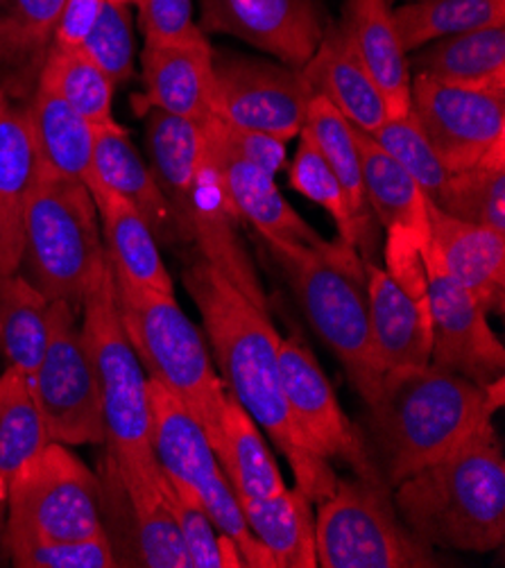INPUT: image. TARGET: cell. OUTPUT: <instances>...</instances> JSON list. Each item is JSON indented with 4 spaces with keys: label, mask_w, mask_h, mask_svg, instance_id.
<instances>
[{
    "label": "cell",
    "mask_w": 505,
    "mask_h": 568,
    "mask_svg": "<svg viewBox=\"0 0 505 568\" xmlns=\"http://www.w3.org/2000/svg\"><path fill=\"white\" fill-rule=\"evenodd\" d=\"M270 252L284 267L311 328L341 361L365 406H372L383 374L372 352L363 256L341 239L313 247L286 245Z\"/></svg>",
    "instance_id": "cell-5"
},
{
    "label": "cell",
    "mask_w": 505,
    "mask_h": 568,
    "mask_svg": "<svg viewBox=\"0 0 505 568\" xmlns=\"http://www.w3.org/2000/svg\"><path fill=\"white\" fill-rule=\"evenodd\" d=\"M428 245L442 270L487 313L505 306V234L444 213L428 202Z\"/></svg>",
    "instance_id": "cell-18"
},
{
    "label": "cell",
    "mask_w": 505,
    "mask_h": 568,
    "mask_svg": "<svg viewBox=\"0 0 505 568\" xmlns=\"http://www.w3.org/2000/svg\"><path fill=\"white\" fill-rule=\"evenodd\" d=\"M114 293L123 331L148 378L178 396L215 450L230 389L213 367L200 328L180 308L175 295L139 286L119 274H114Z\"/></svg>",
    "instance_id": "cell-7"
},
{
    "label": "cell",
    "mask_w": 505,
    "mask_h": 568,
    "mask_svg": "<svg viewBox=\"0 0 505 568\" xmlns=\"http://www.w3.org/2000/svg\"><path fill=\"white\" fill-rule=\"evenodd\" d=\"M206 136L213 145L224 150L228 154L248 161L256 168H261L263 173L276 178L282 170L286 168V141L263 134V132H252V130H241L230 123H224L220 119H209L204 123Z\"/></svg>",
    "instance_id": "cell-43"
},
{
    "label": "cell",
    "mask_w": 505,
    "mask_h": 568,
    "mask_svg": "<svg viewBox=\"0 0 505 568\" xmlns=\"http://www.w3.org/2000/svg\"><path fill=\"white\" fill-rule=\"evenodd\" d=\"M184 288L202 315L222 381L289 460L295 487L313 505L339 483L329 460L317 458L300 435L279 374V337L270 313L252 304L204 261L184 270Z\"/></svg>",
    "instance_id": "cell-1"
},
{
    "label": "cell",
    "mask_w": 505,
    "mask_h": 568,
    "mask_svg": "<svg viewBox=\"0 0 505 568\" xmlns=\"http://www.w3.org/2000/svg\"><path fill=\"white\" fill-rule=\"evenodd\" d=\"M501 406L503 381L483 387L435 363L392 369L367 406V450L383 480L395 487L467 442Z\"/></svg>",
    "instance_id": "cell-2"
},
{
    "label": "cell",
    "mask_w": 505,
    "mask_h": 568,
    "mask_svg": "<svg viewBox=\"0 0 505 568\" xmlns=\"http://www.w3.org/2000/svg\"><path fill=\"white\" fill-rule=\"evenodd\" d=\"M302 73L313 93L339 109L356 130L374 134L390 119L378 87L341 23H326Z\"/></svg>",
    "instance_id": "cell-21"
},
{
    "label": "cell",
    "mask_w": 505,
    "mask_h": 568,
    "mask_svg": "<svg viewBox=\"0 0 505 568\" xmlns=\"http://www.w3.org/2000/svg\"><path fill=\"white\" fill-rule=\"evenodd\" d=\"M37 178V152L23 102L0 91V278L21 265L23 213Z\"/></svg>",
    "instance_id": "cell-23"
},
{
    "label": "cell",
    "mask_w": 505,
    "mask_h": 568,
    "mask_svg": "<svg viewBox=\"0 0 505 568\" xmlns=\"http://www.w3.org/2000/svg\"><path fill=\"white\" fill-rule=\"evenodd\" d=\"M37 87L62 98L95 130L114 128V91L111 82L82 50L50 45Z\"/></svg>",
    "instance_id": "cell-34"
},
{
    "label": "cell",
    "mask_w": 505,
    "mask_h": 568,
    "mask_svg": "<svg viewBox=\"0 0 505 568\" xmlns=\"http://www.w3.org/2000/svg\"><path fill=\"white\" fill-rule=\"evenodd\" d=\"M213 119L291 143L306 125L313 89L282 62L213 50Z\"/></svg>",
    "instance_id": "cell-12"
},
{
    "label": "cell",
    "mask_w": 505,
    "mask_h": 568,
    "mask_svg": "<svg viewBox=\"0 0 505 568\" xmlns=\"http://www.w3.org/2000/svg\"><path fill=\"white\" fill-rule=\"evenodd\" d=\"M102 6L104 0H64L58 26H54L52 32V45L80 50L98 21Z\"/></svg>",
    "instance_id": "cell-45"
},
{
    "label": "cell",
    "mask_w": 505,
    "mask_h": 568,
    "mask_svg": "<svg viewBox=\"0 0 505 568\" xmlns=\"http://www.w3.org/2000/svg\"><path fill=\"white\" fill-rule=\"evenodd\" d=\"M107 265L100 215L87 184L37 173L23 213L19 272L48 302H64L80 315Z\"/></svg>",
    "instance_id": "cell-6"
},
{
    "label": "cell",
    "mask_w": 505,
    "mask_h": 568,
    "mask_svg": "<svg viewBox=\"0 0 505 568\" xmlns=\"http://www.w3.org/2000/svg\"><path fill=\"white\" fill-rule=\"evenodd\" d=\"M87 189L100 215V230L111 272L139 283V286L175 295L173 278L161 261L159 243L137 209L95 178H91Z\"/></svg>",
    "instance_id": "cell-25"
},
{
    "label": "cell",
    "mask_w": 505,
    "mask_h": 568,
    "mask_svg": "<svg viewBox=\"0 0 505 568\" xmlns=\"http://www.w3.org/2000/svg\"><path fill=\"white\" fill-rule=\"evenodd\" d=\"M200 6L204 34H232L297 71L326 28L320 0H200Z\"/></svg>",
    "instance_id": "cell-16"
},
{
    "label": "cell",
    "mask_w": 505,
    "mask_h": 568,
    "mask_svg": "<svg viewBox=\"0 0 505 568\" xmlns=\"http://www.w3.org/2000/svg\"><path fill=\"white\" fill-rule=\"evenodd\" d=\"M304 130L315 141L324 161L339 178L341 186L347 193L354 217L361 230V256L374 261L376 250V230L374 215L365 197L363 178H361V154L356 145V128L343 116V113L329 104L324 98L313 95L306 113Z\"/></svg>",
    "instance_id": "cell-32"
},
{
    "label": "cell",
    "mask_w": 505,
    "mask_h": 568,
    "mask_svg": "<svg viewBox=\"0 0 505 568\" xmlns=\"http://www.w3.org/2000/svg\"><path fill=\"white\" fill-rule=\"evenodd\" d=\"M93 178L137 209L156 243H184L178 217L161 193L150 163H145L121 123L95 130Z\"/></svg>",
    "instance_id": "cell-24"
},
{
    "label": "cell",
    "mask_w": 505,
    "mask_h": 568,
    "mask_svg": "<svg viewBox=\"0 0 505 568\" xmlns=\"http://www.w3.org/2000/svg\"><path fill=\"white\" fill-rule=\"evenodd\" d=\"M148 396L152 448L168 480L198 496L215 528L236 544L248 568H274L272 557L250 532L239 496L200 422L171 389L150 378Z\"/></svg>",
    "instance_id": "cell-9"
},
{
    "label": "cell",
    "mask_w": 505,
    "mask_h": 568,
    "mask_svg": "<svg viewBox=\"0 0 505 568\" xmlns=\"http://www.w3.org/2000/svg\"><path fill=\"white\" fill-rule=\"evenodd\" d=\"M339 23L378 87L387 116H406L411 111L413 69L392 19L390 0H345Z\"/></svg>",
    "instance_id": "cell-22"
},
{
    "label": "cell",
    "mask_w": 505,
    "mask_h": 568,
    "mask_svg": "<svg viewBox=\"0 0 505 568\" xmlns=\"http://www.w3.org/2000/svg\"><path fill=\"white\" fill-rule=\"evenodd\" d=\"M367 276L370 335L381 374L431 363L428 288H411L383 265L363 258Z\"/></svg>",
    "instance_id": "cell-17"
},
{
    "label": "cell",
    "mask_w": 505,
    "mask_h": 568,
    "mask_svg": "<svg viewBox=\"0 0 505 568\" xmlns=\"http://www.w3.org/2000/svg\"><path fill=\"white\" fill-rule=\"evenodd\" d=\"M139 30L145 43H195L206 39L193 21V0H137Z\"/></svg>",
    "instance_id": "cell-44"
},
{
    "label": "cell",
    "mask_w": 505,
    "mask_h": 568,
    "mask_svg": "<svg viewBox=\"0 0 505 568\" xmlns=\"http://www.w3.org/2000/svg\"><path fill=\"white\" fill-rule=\"evenodd\" d=\"M48 442L30 383L8 367L0 374V496L6 500L12 478Z\"/></svg>",
    "instance_id": "cell-35"
},
{
    "label": "cell",
    "mask_w": 505,
    "mask_h": 568,
    "mask_svg": "<svg viewBox=\"0 0 505 568\" xmlns=\"http://www.w3.org/2000/svg\"><path fill=\"white\" fill-rule=\"evenodd\" d=\"M206 152L232 215L250 222L270 250L286 245L313 247L326 241L289 204L272 175L220 150L209 141V136Z\"/></svg>",
    "instance_id": "cell-19"
},
{
    "label": "cell",
    "mask_w": 505,
    "mask_h": 568,
    "mask_svg": "<svg viewBox=\"0 0 505 568\" xmlns=\"http://www.w3.org/2000/svg\"><path fill=\"white\" fill-rule=\"evenodd\" d=\"M132 6L104 0L102 12L82 43V52L114 84H125L134 78L137 34Z\"/></svg>",
    "instance_id": "cell-42"
},
{
    "label": "cell",
    "mask_w": 505,
    "mask_h": 568,
    "mask_svg": "<svg viewBox=\"0 0 505 568\" xmlns=\"http://www.w3.org/2000/svg\"><path fill=\"white\" fill-rule=\"evenodd\" d=\"M3 552L17 568H117L119 557L107 535L87 539H6Z\"/></svg>",
    "instance_id": "cell-41"
},
{
    "label": "cell",
    "mask_w": 505,
    "mask_h": 568,
    "mask_svg": "<svg viewBox=\"0 0 505 568\" xmlns=\"http://www.w3.org/2000/svg\"><path fill=\"white\" fill-rule=\"evenodd\" d=\"M117 3H125V6H137V0H117Z\"/></svg>",
    "instance_id": "cell-47"
},
{
    "label": "cell",
    "mask_w": 505,
    "mask_h": 568,
    "mask_svg": "<svg viewBox=\"0 0 505 568\" xmlns=\"http://www.w3.org/2000/svg\"><path fill=\"white\" fill-rule=\"evenodd\" d=\"M404 50L481 28L505 26V0H417L392 10Z\"/></svg>",
    "instance_id": "cell-36"
},
{
    "label": "cell",
    "mask_w": 505,
    "mask_h": 568,
    "mask_svg": "<svg viewBox=\"0 0 505 568\" xmlns=\"http://www.w3.org/2000/svg\"><path fill=\"white\" fill-rule=\"evenodd\" d=\"M37 152V173L89 184L93 178L95 128L62 98L37 87L23 102Z\"/></svg>",
    "instance_id": "cell-27"
},
{
    "label": "cell",
    "mask_w": 505,
    "mask_h": 568,
    "mask_svg": "<svg viewBox=\"0 0 505 568\" xmlns=\"http://www.w3.org/2000/svg\"><path fill=\"white\" fill-rule=\"evenodd\" d=\"M98 535H104L100 480L67 444L48 442L10 483L3 541Z\"/></svg>",
    "instance_id": "cell-10"
},
{
    "label": "cell",
    "mask_w": 505,
    "mask_h": 568,
    "mask_svg": "<svg viewBox=\"0 0 505 568\" xmlns=\"http://www.w3.org/2000/svg\"><path fill=\"white\" fill-rule=\"evenodd\" d=\"M239 503L250 532L272 557L274 568H317L315 513L300 487Z\"/></svg>",
    "instance_id": "cell-30"
},
{
    "label": "cell",
    "mask_w": 505,
    "mask_h": 568,
    "mask_svg": "<svg viewBox=\"0 0 505 568\" xmlns=\"http://www.w3.org/2000/svg\"><path fill=\"white\" fill-rule=\"evenodd\" d=\"M315 555L322 568H435V548L420 541L400 519L383 476L335 483L317 503Z\"/></svg>",
    "instance_id": "cell-8"
},
{
    "label": "cell",
    "mask_w": 505,
    "mask_h": 568,
    "mask_svg": "<svg viewBox=\"0 0 505 568\" xmlns=\"http://www.w3.org/2000/svg\"><path fill=\"white\" fill-rule=\"evenodd\" d=\"M279 374L293 422L322 460H343L354 476H381L367 442L350 422L317 358L295 337L279 345Z\"/></svg>",
    "instance_id": "cell-14"
},
{
    "label": "cell",
    "mask_w": 505,
    "mask_h": 568,
    "mask_svg": "<svg viewBox=\"0 0 505 568\" xmlns=\"http://www.w3.org/2000/svg\"><path fill=\"white\" fill-rule=\"evenodd\" d=\"M361 178L374 220L390 232L411 234L428 243V200L406 170L392 159L374 136L356 130Z\"/></svg>",
    "instance_id": "cell-28"
},
{
    "label": "cell",
    "mask_w": 505,
    "mask_h": 568,
    "mask_svg": "<svg viewBox=\"0 0 505 568\" xmlns=\"http://www.w3.org/2000/svg\"><path fill=\"white\" fill-rule=\"evenodd\" d=\"M370 136H374V141L406 170L433 206L444 209L454 173L431 148L411 111L406 116L387 119Z\"/></svg>",
    "instance_id": "cell-38"
},
{
    "label": "cell",
    "mask_w": 505,
    "mask_h": 568,
    "mask_svg": "<svg viewBox=\"0 0 505 568\" xmlns=\"http://www.w3.org/2000/svg\"><path fill=\"white\" fill-rule=\"evenodd\" d=\"M408 3H417V0H408Z\"/></svg>",
    "instance_id": "cell-48"
},
{
    "label": "cell",
    "mask_w": 505,
    "mask_h": 568,
    "mask_svg": "<svg viewBox=\"0 0 505 568\" xmlns=\"http://www.w3.org/2000/svg\"><path fill=\"white\" fill-rule=\"evenodd\" d=\"M143 106L171 116L206 123L213 119V48L209 39L195 43H145L141 52Z\"/></svg>",
    "instance_id": "cell-20"
},
{
    "label": "cell",
    "mask_w": 505,
    "mask_h": 568,
    "mask_svg": "<svg viewBox=\"0 0 505 568\" xmlns=\"http://www.w3.org/2000/svg\"><path fill=\"white\" fill-rule=\"evenodd\" d=\"M50 302L21 274L0 278V352L28 383L48 343Z\"/></svg>",
    "instance_id": "cell-33"
},
{
    "label": "cell",
    "mask_w": 505,
    "mask_h": 568,
    "mask_svg": "<svg viewBox=\"0 0 505 568\" xmlns=\"http://www.w3.org/2000/svg\"><path fill=\"white\" fill-rule=\"evenodd\" d=\"M64 0H0V91L26 102L39 82Z\"/></svg>",
    "instance_id": "cell-26"
},
{
    "label": "cell",
    "mask_w": 505,
    "mask_h": 568,
    "mask_svg": "<svg viewBox=\"0 0 505 568\" xmlns=\"http://www.w3.org/2000/svg\"><path fill=\"white\" fill-rule=\"evenodd\" d=\"M80 315L102 396L107 463L134 498L156 489L161 467L152 448L148 374L123 331L109 265L87 293Z\"/></svg>",
    "instance_id": "cell-4"
},
{
    "label": "cell",
    "mask_w": 505,
    "mask_h": 568,
    "mask_svg": "<svg viewBox=\"0 0 505 568\" xmlns=\"http://www.w3.org/2000/svg\"><path fill=\"white\" fill-rule=\"evenodd\" d=\"M408 57L417 75L476 89H505V26L431 41Z\"/></svg>",
    "instance_id": "cell-29"
},
{
    "label": "cell",
    "mask_w": 505,
    "mask_h": 568,
    "mask_svg": "<svg viewBox=\"0 0 505 568\" xmlns=\"http://www.w3.org/2000/svg\"><path fill=\"white\" fill-rule=\"evenodd\" d=\"M78 317L69 304L50 302L46 352L30 381L50 442L67 446L104 442L98 374Z\"/></svg>",
    "instance_id": "cell-11"
},
{
    "label": "cell",
    "mask_w": 505,
    "mask_h": 568,
    "mask_svg": "<svg viewBox=\"0 0 505 568\" xmlns=\"http://www.w3.org/2000/svg\"><path fill=\"white\" fill-rule=\"evenodd\" d=\"M159 489L180 528L189 568H248L236 544L215 528L198 496L173 485L163 469Z\"/></svg>",
    "instance_id": "cell-37"
},
{
    "label": "cell",
    "mask_w": 505,
    "mask_h": 568,
    "mask_svg": "<svg viewBox=\"0 0 505 568\" xmlns=\"http://www.w3.org/2000/svg\"><path fill=\"white\" fill-rule=\"evenodd\" d=\"M215 456L239 498H267L286 489L263 430L232 392L224 404Z\"/></svg>",
    "instance_id": "cell-31"
},
{
    "label": "cell",
    "mask_w": 505,
    "mask_h": 568,
    "mask_svg": "<svg viewBox=\"0 0 505 568\" xmlns=\"http://www.w3.org/2000/svg\"><path fill=\"white\" fill-rule=\"evenodd\" d=\"M6 521H8V500L0 496V557H3V537H6Z\"/></svg>",
    "instance_id": "cell-46"
},
{
    "label": "cell",
    "mask_w": 505,
    "mask_h": 568,
    "mask_svg": "<svg viewBox=\"0 0 505 568\" xmlns=\"http://www.w3.org/2000/svg\"><path fill=\"white\" fill-rule=\"evenodd\" d=\"M424 265L433 335L431 363L483 387L503 381L505 349L489 326V313L442 270L426 247Z\"/></svg>",
    "instance_id": "cell-15"
},
{
    "label": "cell",
    "mask_w": 505,
    "mask_h": 568,
    "mask_svg": "<svg viewBox=\"0 0 505 568\" xmlns=\"http://www.w3.org/2000/svg\"><path fill=\"white\" fill-rule=\"evenodd\" d=\"M442 211L505 234V150L454 173Z\"/></svg>",
    "instance_id": "cell-40"
},
{
    "label": "cell",
    "mask_w": 505,
    "mask_h": 568,
    "mask_svg": "<svg viewBox=\"0 0 505 568\" xmlns=\"http://www.w3.org/2000/svg\"><path fill=\"white\" fill-rule=\"evenodd\" d=\"M392 503L431 548L498 550L505 541V458L494 424L392 487Z\"/></svg>",
    "instance_id": "cell-3"
},
{
    "label": "cell",
    "mask_w": 505,
    "mask_h": 568,
    "mask_svg": "<svg viewBox=\"0 0 505 568\" xmlns=\"http://www.w3.org/2000/svg\"><path fill=\"white\" fill-rule=\"evenodd\" d=\"M297 139L300 143L295 156L291 163H286L289 186L306 200H311L313 204L322 206L333 217L335 230H339V239L354 245L361 254V230L345 189L341 186L339 178H335L331 165L324 161L311 134L302 130Z\"/></svg>",
    "instance_id": "cell-39"
},
{
    "label": "cell",
    "mask_w": 505,
    "mask_h": 568,
    "mask_svg": "<svg viewBox=\"0 0 505 568\" xmlns=\"http://www.w3.org/2000/svg\"><path fill=\"white\" fill-rule=\"evenodd\" d=\"M411 113L452 173L505 150V89H476L413 75Z\"/></svg>",
    "instance_id": "cell-13"
}]
</instances>
